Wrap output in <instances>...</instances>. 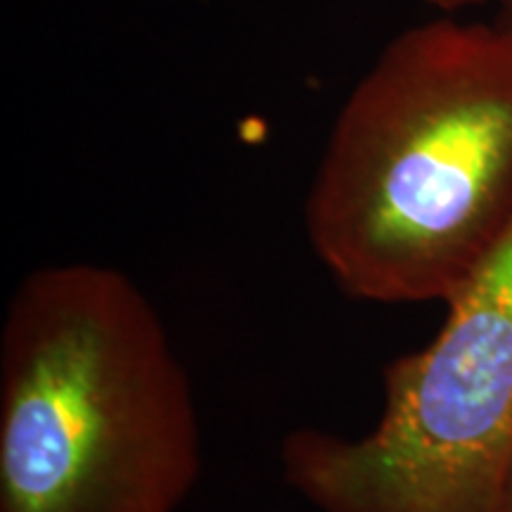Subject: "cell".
Returning a JSON list of instances; mask_svg holds the SVG:
<instances>
[{
	"label": "cell",
	"instance_id": "1",
	"mask_svg": "<svg viewBox=\"0 0 512 512\" xmlns=\"http://www.w3.org/2000/svg\"><path fill=\"white\" fill-rule=\"evenodd\" d=\"M304 223L349 297L446 304L512 228V24L389 41L339 107Z\"/></svg>",
	"mask_w": 512,
	"mask_h": 512
},
{
	"label": "cell",
	"instance_id": "2",
	"mask_svg": "<svg viewBox=\"0 0 512 512\" xmlns=\"http://www.w3.org/2000/svg\"><path fill=\"white\" fill-rule=\"evenodd\" d=\"M200 477L190 377L131 275H24L0 330V512H178Z\"/></svg>",
	"mask_w": 512,
	"mask_h": 512
},
{
	"label": "cell",
	"instance_id": "3",
	"mask_svg": "<svg viewBox=\"0 0 512 512\" xmlns=\"http://www.w3.org/2000/svg\"><path fill=\"white\" fill-rule=\"evenodd\" d=\"M446 309L427 347L384 368L368 434L285 437V482L316 510L510 512L512 228Z\"/></svg>",
	"mask_w": 512,
	"mask_h": 512
},
{
	"label": "cell",
	"instance_id": "4",
	"mask_svg": "<svg viewBox=\"0 0 512 512\" xmlns=\"http://www.w3.org/2000/svg\"><path fill=\"white\" fill-rule=\"evenodd\" d=\"M425 3L434 5V8L439 10H446V12H453V10H460V8H467V5H477L482 3V0H425ZM505 10H503V22L512 24V0H503Z\"/></svg>",
	"mask_w": 512,
	"mask_h": 512
},
{
	"label": "cell",
	"instance_id": "5",
	"mask_svg": "<svg viewBox=\"0 0 512 512\" xmlns=\"http://www.w3.org/2000/svg\"><path fill=\"white\" fill-rule=\"evenodd\" d=\"M510 512H512V479H510Z\"/></svg>",
	"mask_w": 512,
	"mask_h": 512
}]
</instances>
